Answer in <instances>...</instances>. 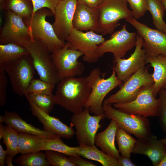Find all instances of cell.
Returning a JSON list of instances; mask_svg holds the SVG:
<instances>
[{"label": "cell", "instance_id": "cell-1", "mask_svg": "<svg viewBox=\"0 0 166 166\" xmlns=\"http://www.w3.org/2000/svg\"><path fill=\"white\" fill-rule=\"evenodd\" d=\"M91 90L87 76L64 78L57 84L56 104L73 114L79 113L83 110Z\"/></svg>", "mask_w": 166, "mask_h": 166}, {"label": "cell", "instance_id": "cell-2", "mask_svg": "<svg viewBox=\"0 0 166 166\" xmlns=\"http://www.w3.org/2000/svg\"><path fill=\"white\" fill-rule=\"evenodd\" d=\"M52 14L50 10L43 8L37 10L30 18L23 19L28 27L30 40L41 42L51 53L63 48L66 44L58 38L52 25L46 20Z\"/></svg>", "mask_w": 166, "mask_h": 166}, {"label": "cell", "instance_id": "cell-3", "mask_svg": "<svg viewBox=\"0 0 166 166\" xmlns=\"http://www.w3.org/2000/svg\"><path fill=\"white\" fill-rule=\"evenodd\" d=\"M100 68L93 69L87 76L88 80L91 88L89 97L84 108L89 109L90 113L95 115L104 114L103 101L106 95L122 82L117 78L114 65L111 75L105 79L101 77Z\"/></svg>", "mask_w": 166, "mask_h": 166}, {"label": "cell", "instance_id": "cell-4", "mask_svg": "<svg viewBox=\"0 0 166 166\" xmlns=\"http://www.w3.org/2000/svg\"><path fill=\"white\" fill-rule=\"evenodd\" d=\"M103 108L105 117L114 121L118 127L133 135L137 140L152 134L147 117L123 112L111 105L103 103Z\"/></svg>", "mask_w": 166, "mask_h": 166}, {"label": "cell", "instance_id": "cell-5", "mask_svg": "<svg viewBox=\"0 0 166 166\" xmlns=\"http://www.w3.org/2000/svg\"><path fill=\"white\" fill-rule=\"evenodd\" d=\"M127 0H104L98 6L99 29L98 34L104 35L113 33L120 25V20L133 17L127 7Z\"/></svg>", "mask_w": 166, "mask_h": 166}, {"label": "cell", "instance_id": "cell-6", "mask_svg": "<svg viewBox=\"0 0 166 166\" xmlns=\"http://www.w3.org/2000/svg\"><path fill=\"white\" fill-rule=\"evenodd\" d=\"M0 66L8 75L13 91L19 96L24 95L35 73L30 55L23 56Z\"/></svg>", "mask_w": 166, "mask_h": 166}, {"label": "cell", "instance_id": "cell-7", "mask_svg": "<svg viewBox=\"0 0 166 166\" xmlns=\"http://www.w3.org/2000/svg\"><path fill=\"white\" fill-rule=\"evenodd\" d=\"M28 50L40 79L55 85L60 80L51 54L41 42L31 40L25 46Z\"/></svg>", "mask_w": 166, "mask_h": 166}, {"label": "cell", "instance_id": "cell-8", "mask_svg": "<svg viewBox=\"0 0 166 166\" xmlns=\"http://www.w3.org/2000/svg\"><path fill=\"white\" fill-rule=\"evenodd\" d=\"M148 67H142L131 75L124 82L120 89L115 93L105 99L103 103L112 105L131 102L136 97L141 88L153 84L152 74Z\"/></svg>", "mask_w": 166, "mask_h": 166}, {"label": "cell", "instance_id": "cell-9", "mask_svg": "<svg viewBox=\"0 0 166 166\" xmlns=\"http://www.w3.org/2000/svg\"><path fill=\"white\" fill-rule=\"evenodd\" d=\"M90 113L89 109L84 108L81 112L73 114L70 119V126L76 129L75 134L79 146L95 145V137L101 126L100 122L105 118L104 114L92 116Z\"/></svg>", "mask_w": 166, "mask_h": 166}, {"label": "cell", "instance_id": "cell-10", "mask_svg": "<svg viewBox=\"0 0 166 166\" xmlns=\"http://www.w3.org/2000/svg\"><path fill=\"white\" fill-rule=\"evenodd\" d=\"M103 36L92 31L84 32L73 28L65 40L69 49L84 54V61L93 63L99 58L97 52V46L105 41Z\"/></svg>", "mask_w": 166, "mask_h": 166}, {"label": "cell", "instance_id": "cell-11", "mask_svg": "<svg viewBox=\"0 0 166 166\" xmlns=\"http://www.w3.org/2000/svg\"><path fill=\"white\" fill-rule=\"evenodd\" d=\"M51 53L52 62L60 80L67 77H77L83 73L84 65L78 59L84 54L69 49L67 42L63 48Z\"/></svg>", "mask_w": 166, "mask_h": 166}, {"label": "cell", "instance_id": "cell-12", "mask_svg": "<svg viewBox=\"0 0 166 166\" xmlns=\"http://www.w3.org/2000/svg\"><path fill=\"white\" fill-rule=\"evenodd\" d=\"M153 85L142 87L134 100L126 103L114 104L113 107L127 113L146 117L157 116L158 101L153 95Z\"/></svg>", "mask_w": 166, "mask_h": 166}, {"label": "cell", "instance_id": "cell-13", "mask_svg": "<svg viewBox=\"0 0 166 166\" xmlns=\"http://www.w3.org/2000/svg\"><path fill=\"white\" fill-rule=\"evenodd\" d=\"M126 26L124 24L121 30L113 33L109 39L97 46V52L99 58L110 52L113 54L114 60L122 58L136 46L137 33L128 32Z\"/></svg>", "mask_w": 166, "mask_h": 166}, {"label": "cell", "instance_id": "cell-14", "mask_svg": "<svg viewBox=\"0 0 166 166\" xmlns=\"http://www.w3.org/2000/svg\"><path fill=\"white\" fill-rule=\"evenodd\" d=\"M126 20L136 29L137 34L143 38L142 48L147 57L166 56V33L149 27L133 17Z\"/></svg>", "mask_w": 166, "mask_h": 166}, {"label": "cell", "instance_id": "cell-15", "mask_svg": "<svg viewBox=\"0 0 166 166\" xmlns=\"http://www.w3.org/2000/svg\"><path fill=\"white\" fill-rule=\"evenodd\" d=\"M30 41L28 27L23 18L12 11H7L0 36V43L14 42L25 46Z\"/></svg>", "mask_w": 166, "mask_h": 166}, {"label": "cell", "instance_id": "cell-16", "mask_svg": "<svg viewBox=\"0 0 166 166\" xmlns=\"http://www.w3.org/2000/svg\"><path fill=\"white\" fill-rule=\"evenodd\" d=\"M136 38L135 49L129 58H119L114 60L117 77L122 82L139 69L144 67L147 63V56L142 48L143 39L137 34Z\"/></svg>", "mask_w": 166, "mask_h": 166}, {"label": "cell", "instance_id": "cell-17", "mask_svg": "<svg viewBox=\"0 0 166 166\" xmlns=\"http://www.w3.org/2000/svg\"><path fill=\"white\" fill-rule=\"evenodd\" d=\"M77 4V0H60L56 6L52 26L62 41H65L73 29V20Z\"/></svg>", "mask_w": 166, "mask_h": 166}, {"label": "cell", "instance_id": "cell-18", "mask_svg": "<svg viewBox=\"0 0 166 166\" xmlns=\"http://www.w3.org/2000/svg\"><path fill=\"white\" fill-rule=\"evenodd\" d=\"M24 95L29 103L32 114L42 123L43 130L66 139H69L74 136L75 132L72 127L68 126L58 118L51 116L37 106L27 94Z\"/></svg>", "mask_w": 166, "mask_h": 166}, {"label": "cell", "instance_id": "cell-19", "mask_svg": "<svg viewBox=\"0 0 166 166\" xmlns=\"http://www.w3.org/2000/svg\"><path fill=\"white\" fill-rule=\"evenodd\" d=\"M137 140L132 153L145 155L150 159L153 166H158L166 149L163 143L152 134Z\"/></svg>", "mask_w": 166, "mask_h": 166}, {"label": "cell", "instance_id": "cell-20", "mask_svg": "<svg viewBox=\"0 0 166 166\" xmlns=\"http://www.w3.org/2000/svg\"><path fill=\"white\" fill-rule=\"evenodd\" d=\"M99 17L98 7L91 8L77 3L73 20V28L82 31H92L98 34Z\"/></svg>", "mask_w": 166, "mask_h": 166}, {"label": "cell", "instance_id": "cell-21", "mask_svg": "<svg viewBox=\"0 0 166 166\" xmlns=\"http://www.w3.org/2000/svg\"><path fill=\"white\" fill-rule=\"evenodd\" d=\"M0 122L5 123L6 125L19 132L33 134L46 138H53L58 136L51 132L40 129L27 123L15 111L6 110L4 115L0 116Z\"/></svg>", "mask_w": 166, "mask_h": 166}, {"label": "cell", "instance_id": "cell-22", "mask_svg": "<svg viewBox=\"0 0 166 166\" xmlns=\"http://www.w3.org/2000/svg\"><path fill=\"white\" fill-rule=\"evenodd\" d=\"M118 126L114 120L111 121L108 126L102 132L97 134L95 144L105 152L117 159L120 156L119 152L115 145L116 133Z\"/></svg>", "mask_w": 166, "mask_h": 166}, {"label": "cell", "instance_id": "cell-23", "mask_svg": "<svg viewBox=\"0 0 166 166\" xmlns=\"http://www.w3.org/2000/svg\"><path fill=\"white\" fill-rule=\"evenodd\" d=\"M146 62L150 63L154 69L152 76L154 82L153 94L156 98L160 90L166 88V56L147 57Z\"/></svg>", "mask_w": 166, "mask_h": 166}, {"label": "cell", "instance_id": "cell-24", "mask_svg": "<svg viewBox=\"0 0 166 166\" xmlns=\"http://www.w3.org/2000/svg\"><path fill=\"white\" fill-rule=\"evenodd\" d=\"M76 152L80 156L96 161L103 166H121L117 159L99 150L95 145L79 146Z\"/></svg>", "mask_w": 166, "mask_h": 166}, {"label": "cell", "instance_id": "cell-25", "mask_svg": "<svg viewBox=\"0 0 166 166\" xmlns=\"http://www.w3.org/2000/svg\"><path fill=\"white\" fill-rule=\"evenodd\" d=\"M78 147H70L66 144L61 137L46 138L39 136L37 151L52 150L58 152L69 156H80L77 153Z\"/></svg>", "mask_w": 166, "mask_h": 166}, {"label": "cell", "instance_id": "cell-26", "mask_svg": "<svg viewBox=\"0 0 166 166\" xmlns=\"http://www.w3.org/2000/svg\"><path fill=\"white\" fill-rule=\"evenodd\" d=\"M19 132L6 125H4L0 122V139L2 138L3 143L6 147V157L13 159L19 153L18 139Z\"/></svg>", "mask_w": 166, "mask_h": 166}, {"label": "cell", "instance_id": "cell-27", "mask_svg": "<svg viewBox=\"0 0 166 166\" xmlns=\"http://www.w3.org/2000/svg\"><path fill=\"white\" fill-rule=\"evenodd\" d=\"M27 55H30L28 50L20 44L9 42L0 45V65Z\"/></svg>", "mask_w": 166, "mask_h": 166}, {"label": "cell", "instance_id": "cell-28", "mask_svg": "<svg viewBox=\"0 0 166 166\" xmlns=\"http://www.w3.org/2000/svg\"><path fill=\"white\" fill-rule=\"evenodd\" d=\"M0 7L1 10L12 11L23 19L30 18L33 13L32 0H5Z\"/></svg>", "mask_w": 166, "mask_h": 166}, {"label": "cell", "instance_id": "cell-29", "mask_svg": "<svg viewBox=\"0 0 166 166\" xmlns=\"http://www.w3.org/2000/svg\"><path fill=\"white\" fill-rule=\"evenodd\" d=\"M148 10L151 14L153 24L157 30L165 33L166 23L164 20V7L160 0H147Z\"/></svg>", "mask_w": 166, "mask_h": 166}, {"label": "cell", "instance_id": "cell-30", "mask_svg": "<svg viewBox=\"0 0 166 166\" xmlns=\"http://www.w3.org/2000/svg\"><path fill=\"white\" fill-rule=\"evenodd\" d=\"M116 140L118 145V150L121 155L130 158L137 140L118 126L116 132Z\"/></svg>", "mask_w": 166, "mask_h": 166}, {"label": "cell", "instance_id": "cell-31", "mask_svg": "<svg viewBox=\"0 0 166 166\" xmlns=\"http://www.w3.org/2000/svg\"><path fill=\"white\" fill-rule=\"evenodd\" d=\"M14 162L20 166H49L42 151L31 152L21 156L15 159Z\"/></svg>", "mask_w": 166, "mask_h": 166}, {"label": "cell", "instance_id": "cell-32", "mask_svg": "<svg viewBox=\"0 0 166 166\" xmlns=\"http://www.w3.org/2000/svg\"><path fill=\"white\" fill-rule=\"evenodd\" d=\"M39 136L23 132H19L18 139L19 153L24 154L37 152V145Z\"/></svg>", "mask_w": 166, "mask_h": 166}, {"label": "cell", "instance_id": "cell-33", "mask_svg": "<svg viewBox=\"0 0 166 166\" xmlns=\"http://www.w3.org/2000/svg\"><path fill=\"white\" fill-rule=\"evenodd\" d=\"M27 95L30 100L38 107L49 114L56 104L54 95L34 93Z\"/></svg>", "mask_w": 166, "mask_h": 166}, {"label": "cell", "instance_id": "cell-34", "mask_svg": "<svg viewBox=\"0 0 166 166\" xmlns=\"http://www.w3.org/2000/svg\"><path fill=\"white\" fill-rule=\"evenodd\" d=\"M46 159L50 166H76L69 156L58 152L46 150L45 152Z\"/></svg>", "mask_w": 166, "mask_h": 166}, {"label": "cell", "instance_id": "cell-35", "mask_svg": "<svg viewBox=\"0 0 166 166\" xmlns=\"http://www.w3.org/2000/svg\"><path fill=\"white\" fill-rule=\"evenodd\" d=\"M54 86L40 79L34 78L31 81L25 94L39 93L51 95Z\"/></svg>", "mask_w": 166, "mask_h": 166}, {"label": "cell", "instance_id": "cell-36", "mask_svg": "<svg viewBox=\"0 0 166 166\" xmlns=\"http://www.w3.org/2000/svg\"><path fill=\"white\" fill-rule=\"evenodd\" d=\"M158 116L160 125L166 135V88L159 92Z\"/></svg>", "mask_w": 166, "mask_h": 166}, {"label": "cell", "instance_id": "cell-37", "mask_svg": "<svg viewBox=\"0 0 166 166\" xmlns=\"http://www.w3.org/2000/svg\"><path fill=\"white\" fill-rule=\"evenodd\" d=\"M132 10L133 16L138 19L144 16L148 10L147 0H127Z\"/></svg>", "mask_w": 166, "mask_h": 166}, {"label": "cell", "instance_id": "cell-38", "mask_svg": "<svg viewBox=\"0 0 166 166\" xmlns=\"http://www.w3.org/2000/svg\"><path fill=\"white\" fill-rule=\"evenodd\" d=\"M59 0H32L33 6V14L37 10L43 8L49 9L54 14L55 8Z\"/></svg>", "mask_w": 166, "mask_h": 166}, {"label": "cell", "instance_id": "cell-39", "mask_svg": "<svg viewBox=\"0 0 166 166\" xmlns=\"http://www.w3.org/2000/svg\"><path fill=\"white\" fill-rule=\"evenodd\" d=\"M8 79L4 69L0 66V106H4L6 102V89Z\"/></svg>", "mask_w": 166, "mask_h": 166}, {"label": "cell", "instance_id": "cell-40", "mask_svg": "<svg viewBox=\"0 0 166 166\" xmlns=\"http://www.w3.org/2000/svg\"><path fill=\"white\" fill-rule=\"evenodd\" d=\"M70 159L76 166H96L95 163L84 160L80 156H69Z\"/></svg>", "mask_w": 166, "mask_h": 166}, {"label": "cell", "instance_id": "cell-41", "mask_svg": "<svg viewBox=\"0 0 166 166\" xmlns=\"http://www.w3.org/2000/svg\"><path fill=\"white\" fill-rule=\"evenodd\" d=\"M104 0H77V3L83 4L93 8H97Z\"/></svg>", "mask_w": 166, "mask_h": 166}, {"label": "cell", "instance_id": "cell-42", "mask_svg": "<svg viewBox=\"0 0 166 166\" xmlns=\"http://www.w3.org/2000/svg\"><path fill=\"white\" fill-rule=\"evenodd\" d=\"M121 166H135L136 165L131 161L130 158L121 155L117 159Z\"/></svg>", "mask_w": 166, "mask_h": 166}, {"label": "cell", "instance_id": "cell-43", "mask_svg": "<svg viewBox=\"0 0 166 166\" xmlns=\"http://www.w3.org/2000/svg\"><path fill=\"white\" fill-rule=\"evenodd\" d=\"M7 155V151L4 150L0 144V166H4L5 164V160Z\"/></svg>", "mask_w": 166, "mask_h": 166}, {"label": "cell", "instance_id": "cell-44", "mask_svg": "<svg viewBox=\"0 0 166 166\" xmlns=\"http://www.w3.org/2000/svg\"><path fill=\"white\" fill-rule=\"evenodd\" d=\"M158 166H166V148L163 156Z\"/></svg>", "mask_w": 166, "mask_h": 166}, {"label": "cell", "instance_id": "cell-45", "mask_svg": "<svg viewBox=\"0 0 166 166\" xmlns=\"http://www.w3.org/2000/svg\"><path fill=\"white\" fill-rule=\"evenodd\" d=\"M160 140L163 143L166 148V137Z\"/></svg>", "mask_w": 166, "mask_h": 166}, {"label": "cell", "instance_id": "cell-46", "mask_svg": "<svg viewBox=\"0 0 166 166\" xmlns=\"http://www.w3.org/2000/svg\"><path fill=\"white\" fill-rule=\"evenodd\" d=\"M163 5L165 10H166V0H160Z\"/></svg>", "mask_w": 166, "mask_h": 166}, {"label": "cell", "instance_id": "cell-47", "mask_svg": "<svg viewBox=\"0 0 166 166\" xmlns=\"http://www.w3.org/2000/svg\"><path fill=\"white\" fill-rule=\"evenodd\" d=\"M165 33H166V25L165 28Z\"/></svg>", "mask_w": 166, "mask_h": 166}]
</instances>
